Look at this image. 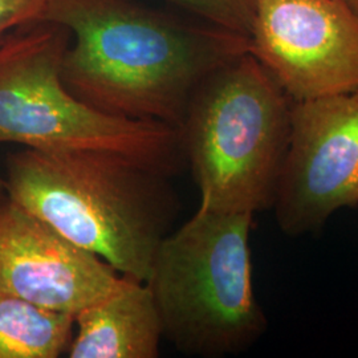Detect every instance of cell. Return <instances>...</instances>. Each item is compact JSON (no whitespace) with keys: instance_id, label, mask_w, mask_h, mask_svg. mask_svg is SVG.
Wrapping results in <instances>:
<instances>
[{"instance_id":"1","label":"cell","mask_w":358,"mask_h":358,"mask_svg":"<svg viewBox=\"0 0 358 358\" xmlns=\"http://www.w3.org/2000/svg\"><path fill=\"white\" fill-rule=\"evenodd\" d=\"M44 22L71 34L62 78L78 100L177 129L206 77L250 52V38L131 0H47Z\"/></svg>"},{"instance_id":"2","label":"cell","mask_w":358,"mask_h":358,"mask_svg":"<svg viewBox=\"0 0 358 358\" xmlns=\"http://www.w3.org/2000/svg\"><path fill=\"white\" fill-rule=\"evenodd\" d=\"M3 183L15 205L143 282L180 208L170 176L101 149L24 148L7 157Z\"/></svg>"},{"instance_id":"3","label":"cell","mask_w":358,"mask_h":358,"mask_svg":"<svg viewBox=\"0 0 358 358\" xmlns=\"http://www.w3.org/2000/svg\"><path fill=\"white\" fill-rule=\"evenodd\" d=\"M292 103L250 52L206 77L179 127L201 206L252 215L273 207Z\"/></svg>"},{"instance_id":"4","label":"cell","mask_w":358,"mask_h":358,"mask_svg":"<svg viewBox=\"0 0 358 358\" xmlns=\"http://www.w3.org/2000/svg\"><path fill=\"white\" fill-rule=\"evenodd\" d=\"M252 214L199 206L161 242L145 284L164 338L186 356L219 358L248 350L268 321L254 291Z\"/></svg>"},{"instance_id":"5","label":"cell","mask_w":358,"mask_h":358,"mask_svg":"<svg viewBox=\"0 0 358 358\" xmlns=\"http://www.w3.org/2000/svg\"><path fill=\"white\" fill-rule=\"evenodd\" d=\"M71 34L53 23L20 28L0 41V143L29 149H101L173 177L185 166L179 129L105 115L65 87Z\"/></svg>"},{"instance_id":"6","label":"cell","mask_w":358,"mask_h":358,"mask_svg":"<svg viewBox=\"0 0 358 358\" xmlns=\"http://www.w3.org/2000/svg\"><path fill=\"white\" fill-rule=\"evenodd\" d=\"M358 206V90L294 101L291 136L273 210L280 230L301 236Z\"/></svg>"},{"instance_id":"7","label":"cell","mask_w":358,"mask_h":358,"mask_svg":"<svg viewBox=\"0 0 358 358\" xmlns=\"http://www.w3.org/2000/svg\"><path fill=\"white\" fill-rule=\"evenodd\" d=\"M250 53L292 101L358 90V15L341 0H256Z\"/></svg>"},{"instance_id":"8","label":"cell","mask_w":358,"mask_h":358,"mask_svg":"<svg viewBox=\"0 0 358 358\" xmlns=\"http://www.w3.org/2000/svg\"><path fill=\"white\" fill-rule=\"evenodd\" d=\"M122 282L99 256L8 198L0 202V292L75 316Z\"/></svg>"},{"instance_id":"9","label":"cell","mask_w":358,"mask_h":358,"mask_svg":"<svg viewBox=\"0 0 358 358\" xmlns=\"http://www.w3.org/2000/svg\"><path fill=\"white\" fill-rule=\"evenodd\" d=\"M164 331L153 294L143 282L122 284L75 315L71 358H157Z\"/></svg>"},{"instance_id":"10","label":"cell","mask_w":358,"mask_h":358,"mask_svg":"<svg viewBox=\"0 0 358 358\" xmlns=\"http://www.w3.org/2000/svg\"><path fill=\"white\" fill-rule=\"evenodd\" d=\"M73 331V315L0 292V358L62 357Z\"/></svg>"},{"instance_id":"11","label":"cell","mask_w":358,"mask_h":358,"mask_svg":"<svg viewBox=\"0 0 358 358\" xmlns=\"http://www.w3.org/2000/svg\"><path fill=\"white\" fill-rule=\"evenodd\" d=\"M206 20L210 26L250 38L256 0H166Z\"/></svg>"},{"instance_id":"12","label":"cell","mask_w":358,"mask_h":358,"mask_svg":"<svg viewBox=\"0 0 358 358\" xmlns=\"http://www.w3.org/2000/svg\"><path fill=\"white\" fill-rule=\"evenodd\" d=\"M47 0H0V41L15 31L43 23Z\"/></svg>"},{"instance_id":"13","label":"cell","mask_w":358,"mask_h":358,"mask_svg":"<svg viewBox=\"0 0 358 358\" xmlns=\"http://www.w3.org/2000/svg\"><path fill=\"white\" fill-rule=\"evenodd\" d=\"M352 11L358 15V0H341Z\"/></svg>"},{"instance_id":"14","label":"cell","mask_w":358,"mask_h":358,"mask_svg":"<svg viewBox=\"0 0 358 358\" xmlns=\"http://www.w3.org/2000/svg\"><path fill=\"white\" fill-rule=\"evenodd\" d=\"M7 198V194H6V189H4V183H3V180L0 179V202L3 201V199H6Z\"/></svg>"}]
</instances>
